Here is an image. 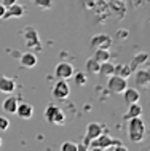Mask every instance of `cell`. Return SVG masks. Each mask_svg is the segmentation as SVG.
<instances>
[{"label":"cell","mask_w":150,"mask_h":151,"mask_svg":"<svg viewBox=\"0 0 150 151\" xmlns=\"http://www.w3.org/2000/svg\"><path fill=\"white\" fill-rule=\"evenodd\" d=\"M147 59H149V54H147V52H137L136 56H133L131 62H129V67H131V70L134 72L136 68H137V65L147 62Z\"/></svg>","instance_id":"17"},{"label":"cell","mask_w":150,"mask_h":151,"mask_svg":"<svg viewBox=\"0 0 150 151\" xmlns=\"http://www.w3.org/2000/svg\"><path fill=\"white\" fill-rule=\"evenodd\" d=\"M24 38H26V45L29 48H37V50H42V45H40V40H38V34L35 29H29L24 30Z\"/></svg>","instance_id":"8"},{"label":"cell","mask_w":150,"mask_h":151,"mask_svg":"<svg viewBox=\"0 0 150 151\" xmlns=\"http://www.w3.org/2000/svg\"><path fill=\"white\" fill-rule=\"evenodd\" d=\"M64 121H66V115H64V111H62V110L59 108L58 111H56L54 118H53L51 124H64Z\"/></svg>","instance_id":"23"},{"label":"cell","mask_w":150,"mask_h":151,"mask_svg":"<svg viewBox=\"0 0 150 151\" xmlns=\"http://www.w3.org/2000/svg\"><path fill=\"white\" fill-rule=\"evenodd\" d=\"M117 145H121L120 140H117V138H113L110 135H105V134H101V135H98L96 138L91 140L88 150H109V148L117 146Z\"/></svg>","instance_id":"2"},{"label":"cell","mask_w":150,"mask_h":151,"mask_svg":"<svg viewBox=\"0 0 150 151\" xmlns=\"http://www.w3.org/2000/svg\"><path fill=\"white\" fill-rule=\"evenodd\" d=\"M5 10H7V6L3 5L2 2H0V19H2V16H3V13H5Z\"/></svg>","instance_id":"29"},{"label":"cell","mask_w":150,"mask_h":151,"mask_svg":"<svg viewBox=\"0 0 150 151\" xmlns=\"http://www.w3.org/2000/svg\"><path fill=\"white\" fill-rule=\"evenodd\" d=\"M0 146H2V137H0Z\"/></svg>","instance_id":"30"},{"label":"cell","mask_w":150,"mask_h":151,"mask_svg":"<svg viewBox=\"0 0 150 151\" xmlns=\"http://www.w3.org/2000/svg\"><path fill=\"white\" fill-rule=\"evenodd\" d=\"M16 107H18V99L13 97V96H8L7 99L2 102V110H3V113H7V115H14Z\"/></svg>","instance_id":"12"},{"label":"cell","mask_w":150,"mask_h":151,"mask_svg":"<svg viewBox=\"0 0 150 151\" xmlns=\"http://www.w3.org/2000/svg\"><path fill=\"white\" fill-rule=\"evenodd\" d=\"M107 89L110 92L113 94H121L125 91V88L128 86V81L126 78H123V76H118V75H110V76H107Z\"/></svg>","instance_id":"3"},{"label":"cell","mask_w":150,"mask_h":151,"mask_svg":"<svg viewBox=\"0 0 150 151\" xmlns=\"http://www.w3.org/2000/svg\"><path fill=\"white\" fill-rule=\"evenodd\" d=\"M16 2H18V0H2V3L5 6H10V5H13V3H16Z\"/></svg>","instance_id":"28"},{"label":"cell","mask_w":150,"mask_h":151,"mask_svg":"<svg viewBox=\"0 0 150 151\" xmlns=\"http://www.w3.org/2000/svg\"><path fill=\"white\" fill-rule=\"evenodd\" d=\"M128 121V135H129V140L133 143H139V142L144 140V135H145V122L142 121L141 116H136V118H129Z\"/></svg>","instance_id":"1"},{"label":"cell","mask_w":150,"mask_h":151,"mask_svg":"<svg viewBox=\"0 0 150 151\" xmlns=\"http://www.w3.org/2000/svg\"><path fill=\"white\" fill-rule=\"evenodd\" d=\"M98 62H104V60H110V51L109 48H96L94 50V54H93Z\"/></svg>","instance_id":"19"},{"label":"cell","mask_w":150,"mask_h":151,"mask_svg":"<svg viewBox=\"0 0 150 151\" xmlns=\"http://www.w3.org/2000/svg\"><path fill=\"white\" fill-rule=\"evenodd\" d=\"M14 115L19 116L21 119H30L32 115H34V108H32V105L26 104V102H22V104H18Z\"/></svg>","instance_id":"11"},{"label":"cell","mask_w":150,"mask_h":151,"mask_svg":"<svg viewBox=\"0 0 150 151\" xmlns=\"http://www.w3.org/2000/svg\"><path fill=\"white\" fill-rule=\"evenodd\" d=\"M16 89V83L14 80L8 78L5 75H0V92L3 94H11Z\"/></svg>","instance_id":"13"},{"label":"cell","mask_w":150,"mask_h":151,"mask_svg":"<svg viewBox=\"0 0 150 151\" xmlns=\"http://www.w3.org/2000/svg\"><path fill=\"white\" fill-rule=\"evenodd\" d=\"M24 6L22 5H19L18 2L13 3V5H10V6H7V10H5V13H3L2 16V19H10V18H22L24 16Z\"/></svg>","instance_id":"9"},{"label":"cell","mask_w":150,"mask_h":151,"mask_svg":"<svg viewBox=\"0 0 150 151\" xmlns=\"http://www.w3.org/2000/svg\"><path fill=\"white\" fill-rule=\"evenodd\" d=\"M74 65L69 64V62H59L58 65L54 67V75L58 80H69L74 76Z\"/></svg>","instance_id":"5"},{"label":"cell","mask_w":150,"mask_h":151,"mask_svg":"<svg viewBox=\"0 0 150 151\" xmlns=\"http://www.w3.org/2000/svg\"><path fill=\"white\" fill-rule=\"evenodd\" d=\"M142 115V107L139 105V102L136 104H129L128 105V113L125 115V119H129V118H136Z\"/></svg>","instance_id":"18"},{"label":"cell","mask_w":150,"mask_h":151,"mask_svg":"<svg viewBox=\"0 0 150 151\" xmlns=\"http://www.w3.org/2000/svg\"><path fill=\"white\" fill-rule=\"evenodd\" d=\"M61 151H77V143H74V142H64L61 145Z\"/></svg>","instance_id":"24"},{"label":"cell","mask_w":150,"mask_h":151,"mask_svg":"<svg viewBox=\"0 0 150 151\" xmlns=\"http://www.w3.org/2000/svg\"><path fill=\"white\" fill-rule=\"evenodd\" d=\"M99 64L94 58H90L86 59V62H85V68H86V73H90V75H96V73H99Z\"/></svg>","instance_id":"21"},{"label":"cell","mask_w":150,"mask_h":151,"mask_svg":"<svg viewBox=\"0 0 150 151\" xmlns=\"http://www.w3.org/2000/svg\"><path fill=\"white\" fill-rule=\"evenodd\" d=\"M69 94H70V86L67 84V80H58L51 89V96L54 97L56 100L67 99Z\"/></svg>","instance_id":"4"},{"label":"cell","mask_w":150,"mask_h":151,"mask_svg":"<svg viewBox=\"0 0 150 151\" xmlns=\"http://www.w3.org/2000/svg\"><path fill=\"white\" fill-rule=\"evenodd\" d=\"M19 64L26 68H32V67L37 65V56H35L34 52L27 51V52H24V54L19 56Z\"/></svg>","instance_id":"14"},{"label":"cell","mask_w":150,"mask_h":151,"mask_svg":"<svg viewBox=\"0 0 150 151\" xmlns=\"http://www.w3.org/2000/svg\"><path fill=\"white\" fill-rule=\"evenodd\" d=\"M113 73L128 80V76L133 75V70L129 67V64H118V65H113Z\"/></svg>","instance_id":"16"},{"label":"cell","mask_w":150,"mask_h":151,"mask_svg":"<svg viewBox=\"0 0 150 151\" xmlns=\"http://www.w3.org/2000/svg\"><path fill=\"white\" fill-rule=\"evenodd\" d=\"M133 75H134V83L137 88H149L150 84V72L147 70V68H139V70L133 72Z\"/></svg>","instance_id":"7"},{"label":"cell","mask_w":150,"mask_h":151,"mask_svg":"<svg viewBox=\"0 0 150 151\" xmlns=\"http://www.w3.org/2000/svg\"><path fill=\"white\" fill-rule=\"evenodd\" d=\"M58 110H59V107H58V105H54V104H50V105H48V107L45 108V119H46L48 122H51Z\"/></svg>","instance_id":"22"},{"label":"cell","mask_w":150,"mask_h":151,"mask_svg":"<svg viewBox=\"0 0 150 151\" xmlns=\"http://www.w3.org/2000/svg\"><path fill=\"white\" fill-rule=\"evenodd\" d=\"M123 94V97H125V102L129 105V104H136V102H139L141 100V94H139V91L137 89H134V88H125V91L121 92Z\"/></svg>","instance_id":"15"},{"label":"cell","mask_w":150,"mask_h":151,"mask_svg":"<svg viewBox=\"0 0 150 151\" xmlns=\"http://www.w3.org/2000/svg\"><path fill=\"white\" fill-rule=\"evenodd\" d=\"M113 65L115 64H112V62H109V60H104V62H101L99 64V75L101 76H110L113 75Z\"/></svg>","instance_id":"20"},{"label":"cell","mask_w":150,"mask_h":151,"mask_svg":"<svg viewBox=\"0 0 150 151\" xmlns=\"http://www.w3.org/2000/svg\"><path fill=\"white\" fill-rule=\"evenodd\" d=\"M112 45V38L105 34H99V35H94L91 38V48L96 50V48H109Z\"/></svg>","instance_id":"10"},{"label":"cell","mask_w":150,"mask_h":151,"mask_svg":"<svg viewBox=\"0 0 150 151\" xmlns=\"http://www.w3.org/2000/svg\"><path fill=\"white\" fill-rule=\"evenodd\" d=\"M34 3H35L38 8L46 10V8H50V6L53 5V0H34Z\"/></svg>","instance_id":"25"},{"label":"cell","mask_w":150,"mask_h":151,"mask_svg":"<svg viewBox=\"0 0 150 151\" xmlns=\"http://www.w3.org/2000/svg\"><path fill=\"white\" fill-rule=\"evenodd\" d=\"M101 134H102V126H101L99 122H90V124L86 126V134H85L83 145L88 148L93 138H96L98 135H101Z\"/></svg>","instance_id":"6"},{"label":"cell","mask_w":150,"mask_h":151,"mask_svg":"<svg viewBox=\"0 0 150 151\" xmlns=\"http://www.w3.org/2000/svg\"><path fill=\"white\" fill-rule=\"evenodd\" d=\"M8 126H10V121H8L5 116H0V130H2V132H3V130H7Z\"/></svg>","instance_id":"27"},{"label":"cell","mask_w":150,"mask_h":151,"mask_svg":"<svg viewBox=\"0 0 150 151\" xmlns=\"http://www.w3.org/2000/svg\"><path fill=\"white\" fill-rule=\"evenodd\" d=\"M72 78H75L77 84H80V86L86 83V75H85V73H82V72H78V73H74V76H72Z\"/></svg>","instance_id":"26"}]
</instances>
